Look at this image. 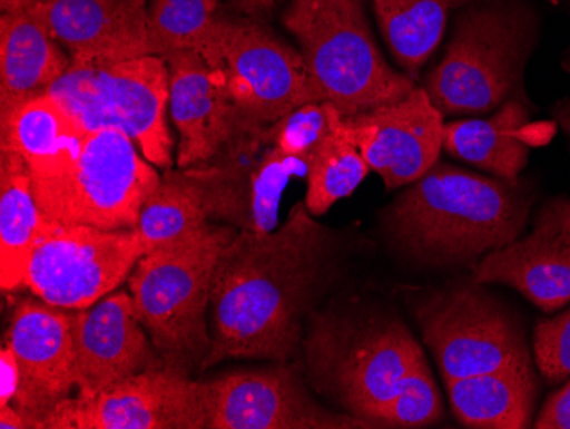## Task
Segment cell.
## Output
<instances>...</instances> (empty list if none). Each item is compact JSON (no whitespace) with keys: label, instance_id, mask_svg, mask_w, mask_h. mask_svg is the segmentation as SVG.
I'll return each mask as SVG.
<instances>
[{"label":"cell","instance_id":"obj_23","mask_svg":"<svg viewBox=\"0 0 570 429\" xmlns=\"http://www.w3.org/2000/svg\"><path fill=\"white\" fill-rule=\"evenodd\" d=\"M530 104L509 99L482 117L444 124V150L502 181L518 182L530 159Z\"/></svg>","mask_w":570,"mask_h":429},{"label":"cell","instance_id":"obj_16","mask_svg":"<svg viewBox=\"0 0 570 429\" xmlns=\"http://www.w3.org/2000/svg\"><path fill=\"white\" fill-rule=\"evenodd\" d=\"M77 396H92L125 378L166 367L137 316L132 293L114 291L70 312Z\"/></svg>","mask_w":570,"mask_h":429},{"label":"cell","instance_id":"obj_25","mask_svg":"<svg viewBox=\"0 0 570 429\" xmlns=\"http://www.w3.org/2000/svg\"><path fill=\"white\" fill-rule=\"evenodd\" d=\"M451 408L469 428H530L533 415L534 374L531 368H504L492 373L450 378Z\"/></svg>","mask_w":570,"mask_h":429},{"label":"cell","instance_id":"obj_19","mask_svg":"<svg viewBox=\"0 0 570 429\" xmlns=\"http://www.w3.org/2000/svg\"><path fill=\"white\" fill-rule=\"evenodd\" d=\"M26 11L66 48L72 62L154 56L146 0H40Z\"/></svg>","mask_w":570,"mask_h":429},{"label":"cell","instance_id":"obj_6","mask_svg":"<svg viewBox=\"0 0 570 429\" xmlns=\"http://www.w3.org/2000/svg\"><path fill=\"white\" fill-rule=\"evenodd\" d=\"M323 98L344 117L393 104L417 88L386 62L364 0H291L282 14Z\"/></svg>","mask_w":570,"mask_h":429},{"label":"cell","instance_id":"obj_31","mask_svg":"<svg viewBox=\"0 0 570 429\" xmlns=\"http://www.w3.org/2000/svg\"><path fill=\"white\" fill-rule=\"evenodd\" d=\"M47 92L86 134L114 127L99 86L98 64H70Z\"/></svg>","mask_w":570,"mask_h":429},{"label":"cell","instance_id":"obj_30","mask_svg":"<svg viewBox=\"0 0 570 429\" xmlns=\"http://www.w3.org/2000/svg\"><path fill=\"white\" fill-rule=\"evenodd\" d=\"M344 115L332 101H313L268 125L272 143L284 155L309 165L318 147L338 130Z\"/></svg>","mask_w":570,"mask_h":429},{"label":"cell","instance_id":"obj_37","mask_svg":"<svg viewBox=\"0 0 570 429\" xmlns=\"http://www.w3.org/2000/svg\"><path fill=\"white\" fill-rule=\"evenodd\" d=\"M37 2H40V0H0V8H2V12L26 11Z\"/></svg>","mask_w":570,"mask_h":429},{"label":"cell","instance_id":"obj_8","mask_svg":"<svg viewBox=\"0 0 570 429\" xmlns=\"http://www.w3.org/2000/svg\"><path fill=\"white\" fill-rule=\"evenodd\" d=\"M413 310L444 380L531 368L520 325L482 284L432 291Z\"/></svg>","mask_w":570,"mask_h":429},{"label":"cell","instance_id":"obj_28","mask_svg":"<svg viewBox=\"0 0 570 429\" xmlns=\"http://www.w3.org/2000/svg\"><path fill=\"white\" fill-rule=\"evenodd\" d=\"M217 0H153L149 31L154 56L197 52L210 66L219 59Z\"/></svg>","mask_w":570,"mask_h":429},{"label":"cell","instance_id":"obj_15","mask_svg":"<svg viewBox=\"0 0 570 429\" xmlns=\"http://www.w3.org/2000/svg\"><path fill=\"white\" fill-rule=\"evenodd\" d=\"M8 344L21 371L11 406L24 419L26 429H41L51 409L77 389L70 312L38 298L19 301Z\"/></svg>","mask_w":570,"mask_h":429},{"label":"cell","instance_id":"obj_11","mask_svg":"<svg viewBox=\"0 0 570 429\" xmlns=\"http://www.w3.org/2000/svg\"><path fill=\"white\" fill-rule=\"evenodd\" d=\"M207 429H370L347 412H335L311 393L303 363L220 374L205 382Z\"/></svg>","mask_w":570,"mask_h":429},{"label":"cell","instance_id":"obj_20","mask_svg":"<svg viewBox=\"0 0 570 429\" xmlns=\"http://www.w3.org/2000/svg\"><path fill=\"white\" fill-rule=\"evenodd\" d=\"M169 67V111L178 130V168L213 158L230 139L242 115L236 110L223 70L200 53L163 57Z\"/></svg>","mask_w":570,"mask_h":429},{"label":"cell","instance_id":"obj_32","mask_svg":"<svg viewBox=\"0 0 570 429\" xmlns=\"http://www.w3.org/2000/svg\"><path fill=\"white\" fill-rule=\"evenodd\" d=\"M533 349L534 360L547 380L559 383L570 378V309L538 323Z\"/></svg>","mask_w":570,"mask_h":429},{"label":"cell","instance_id":"obj_5","mask_svg":"<svg viewBox=\"0 0 570 429\" xmlns=\"http://www.w3.org/2000/svg\"><path fill=\"white\" fill-rule=\"evenodd\" d=\"M238 232L207 223L184 242L144 255L128 277L137 316L166 367L188 374L204 370L213 349L207 319L214 272Z\"/></svg>","mask_w":570,"mask_h":429},{"label":"cell","instance_id":"obj_18","mask_svg":"<svg viewBox=\"0 0 570 429\" xmlns=\"http://www.w3.org/2000/svg\"><path fill=\"white\" fill-rule=\"evenodd\" d=\"M2 147L21 156L47 223H59L88 134L48 92L0 115Z\"/></svg>","mask_w":570,"mask_h":429},{"label":"cell","instance_id":"obj_26","mask_svg":"<svg viewBox=\"0 0 570 429\" xmlns=\"http://www.w3.org/2000/svg\"><path fill=\"white\" fill-rule=\"evenodd\" d=\"M381 35L399 66L415 81L446 33L460 0H373Z\"/></svg>","mask_w":570,"mask_h":429},{"label":"cell","instance_id":"obj_14","mask_svg":"<svg viewBox=\"0 0 570 429\" xmlns=\"http://www.w3.org/2000/svg\"><path fill=\"white\" fill-rule=\"evenodd\" d=\"M444 115L424 88L393 104L344 117L341 133L357 147L387 191L406 187L428 173L444 149Z\"/></svg>","mask_w":570,"mask_h":429},{"label":"cell","instance_id":"obj_24","mask_svg":"<svg viewBox=\"0 0 570 429\" xmlns=\"http://www.w3.org/2000/svg\"><path fill=\"white\" fill-rule=\"evenodd\" d=\"M0 286L12 293L24 286L47 220L38 207L24 162L6 147L0 155Z\"/></svg>","mask_w":570,"mask_h":429},{"label":"cell","instance_id":"obj_29","mask_svg":"<svg viewBox=\"0 0 570 429\" xmlns=\"http://www.w3.org/2000/svg\"><path fill=\"white\" fill-rule=\"evenodd\" d=\"M371 168L341 127L318 147L307 165L304 204L313 216H323L333 204L354 194Z\"/></svg>","mask_w":570,"mask_h":429},{"label":"cell","instance_id":"obj_12","mask_svg":"<svg viewBox=\"0 0 570 429\" xmlns=\"http://www.w3.org/2000/svg\"><path fill=\"white\" fill-rule=\"evenodd\" d=\"M41 429H207L205 382L153 368L51 409Z\"/></svg>","mask_w":570,"mask_h":429},{"label":"cell","instance_id":"obj_7","mask_svg":"<svg viewBox=\"0 0 570 429\" xmlns=\"http://www.w3.org/2000/svg\"><path fill=\"white\" fill-rule=\"evenodd\" d=\"M181 169L200 192L210 221L243 232L271 233L278 226L285 188L307 172V165L274 146L268 125L242 117L213 158Z\"/></svg>","mask_w":570,"mask_h":429},{"label":"cell","instance_id":"obj_1","mask_svg":"<svg viewBox=\"0 0 570 429\" xmlns=\"http://www.w3.org/2000/svg\"><path fill=\"white\" fill-rule=\"evenodd\" d=\"M347 254L344 236L313 220L304 202L274 232L239 230L214 272L204 370L229 358L296 360L307 320L342 280Z\"/></svg>","mask_w":570,"mask_h":429},{"label":"cell","instance_id":"obj_4","mask_svg":"<svg viewBox=\"0 0 570 429\" xmlns=\"http://www.w3.org/2000/svg\"><path fill=\"white\" fill-rule=\"evenodd\" d=\"M541 21L528 0H473L454 19L443 57L424 89L444 117H482L523 99L524 72Z\"/></svg>","mask_w":570,"mask_h":429},{"label":"cell","instance_id":"obj_27","mask_svg":"<svg viewBox=\"0 0 570 429\" xmlns=\"http://www.w3.org/2000/svg\"><path fill=\"white\" fill-rule=\"evenodd\" d=\"M210 223L200 192L184 169H166L136 226L146 254L184 242Z\"/></svg>","mask_w":570,"mask_h":429},{"label":"cell","instance_id":"obj_9","mask_svg":"<svg viewBox=\"0 0 570 429\" xmlns=\"http://www.w3.org/2000/svg\"><path fill=\"white\" fill-rule=\"evenodd\" d=\"M146 255L136 228L47 223L24 286L48 305L82 310L114 293Z\"/></svg>","mask_w":570,"mask_h":429},{"label":"cell","instance_id":"obj_21","mask_svg":"<svg viewBox=\"0 0 570 429\" xmlns=\"http://www.w3.org/2000/svg\"><path fill=\"white\" fill-rule=\"evenodd\" d=\"M99 86L114 127L139 146L147 162L163 169L173 166L169 107V67L163 57L147 56L98 64Z\"/></svg>","mask_w":570,"mask_h":429},{"label":"cell","instance_id":"obj_34","mask_svg":"<svg viewBox=\"0 0 570 429\" xmlns=\"http://www.w3.org/2000/svg\"><path fill=\"white\" fill-rule=\"evenodd\" d=\"M0 408L12 402L16 393H18L19 383H21V371L16 360L14 351L11 345L6 344L0 352Z\"/></svg>","mask_w":570,"mask_h":429},{"label":"cell","instance_id":"obj_17","mask_svg":"<svg viewBox=\"0 0 570 429\" xmlns=\"http://www.w3.org/2000/svg\"><path fill=\"white\" fill-rule=\"evenodd\" d=\"M473 283L505 284L543 310L570 301V198H550L530 235L490 252L473 269Z\"/></svg>","mask_w":570,"mask_h":429},{"label":"cell","instance_id":"obj_3","mask_svg":"<svg viewBox=\"0 0 570 429\" xmlns=\"http://www.w3.org/2000/svg\"><path fill=\"white\" fill-rule=\"evenodd\" d=\"M301 354L311 389L373 428H383L387 406L413 378L431 370L405 322L376 306L316 310Z\"/></svg>","mask_w":570,"mask_h":429},{"label":"cell","instance_id":"obj_22","mask_svg":"<svg viewBox=\"0 0 570 429\" xmlns=\"http://www.w3.org/2000/svg\"><path fill=\"white\" fill-rule=\"evenodd\" d=\"M62 45L28 11L0 18V115L43 95L69 69Z\"/></svg>","mask_w":570,"mask_h":429},{"label":"cell","instance_id":"obj_2","mask_svg":"<svg viewBox=\"0 0 570 429\" xmlns=\"http://www.w3.org/2000/svg\"><path fill=\"white\" fill-rule=\"evenodd\" d=\"M531 194L518 182L435 163L383 211L393 248L428 267H454L518 240Z\"/></svg>","mask_w":570,"mask_h":429},{"label":"cell","instance_id":"obj_35","mask_svg":"<svg viewBox=\"0 0 570 429\" xmlns=\"http://www.w3.org/2000/svg\"><path fill=\"white\" fill-rule=\"evenodd\" d=\"M284 0H230V6L246 18H261V16L271 14L278 8Z\"/></svg>","mask_w":570,"mask_h":429},{"label":"cell","instance_id":"obj_33","mask_svg":"<svg viewBox=\"0 0 570 429\" xmlns=\"http://www.w3.org/2000/svg\"><path fill=\"white\" fill-rule=\"evenodd\" d=\"M538 429H570V378L569 382L557 390L538 415L534 421Z\"/></svg>","mask_w":570,"mask_h":429},{"label":"cell","instance_id":"obj_10","mask_svg":"<svg viewBox=\"0 0 570 429\" xmlns=\"http://www.w3.org/2000/svg\"><path fill=\"white\" fill-rule=\"evenodd\" d=\"M216 69L238 114L256 124L272 125L303 105L326 101L303 53L253 18L220 19Z\"/></svg>","mask_w":570,"mask_h":429},{"label":"cell","instance_id":"obj_36","mask_svg":"<svg viewBox=\"0 0 570 429\" xmlns=\"http://www.w3.org/2000/svg\"><path fill=\"white\" fill-rule=\"evenodd\" d=\"M562 67L570 76V48L563 56ZM553 118H556L557 124H559L560 129L570 143V98L560 99L559 104L553 107Z\"/></svg>","mask_w":570,"mask_h":429},{"label":"cell","instance_id":"obj_13","mask_svg":"<svg viewBox=\"0 0 570 429\" xmlns=\"http://www.w3.org/2000/svg\"><path fill=\"white\" fill-rule=\"evenodd\" d=\"M118 127L86 136L59 223L132 230L161 176Z\"/></svg>","mask_w":570,"mask_h":429}]
</instances>
